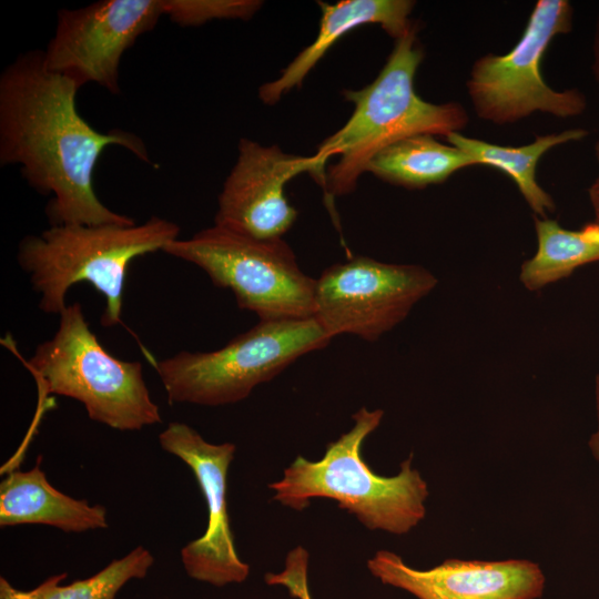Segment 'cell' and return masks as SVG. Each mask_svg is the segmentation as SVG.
<instances>
[{
	"label": "cell",
	"mask_w": 599,
	"mask_h": 599,
	"mask_svg": "<svg viewBox=\"0 0 599 599\" xmlns=\"http://www.w3.org/2000/svg\"><path fill=\"white\" fill-rule=\"evenodd\" d=\"M79 88L51 71L43 50L18 55L0 74V165H17L28 184L50 195L51 226L131 224L134 220L105 206L94 189L103 151L124 148L151 163L145 143L122 129L100 132L77 108Z\"/></svg>",
	"instance_id": "1"
},
{
	"label": "cell",
	"mask_w": 599,
	"mask_h": 599,
	"mask_svg": "<svg viewBox=\"0 0 599 599\" xmlns=\"http://www.w3.org/2000/svg\"><path fill=\"white\" fill-rule=\"evenodd\" d=\"M417 32L416 23L395 40L369 84L342 92L354 110L314 154L325 172L321 186L327 201L354 192L373 156L396 141L415 134L446 138L467 126L469 116L461 103H433L416 92L415 77L425 57Z\"/></svg>",
	"instance_id": "2"
},
{
	"label": "cell",
	"mask_w": 599,
	"mask_h": 599,
	"mask_svg": "<svg viewBox=\"0 0 599 599\" xmlns=\"http://www.w3.org/2000/svg\"><path fill=\"white\" fill-rule=\"evenodd\" d=\"M382 409L359 408L352 428L327 444L323 457L309 460L297 456L283 476L268 485L272 499L301 511L314 498L335 500L369 530L404 535L426 516L428 486L412 467V456L399 473L377 475L362 456L365 439L380 425Z\"/></svg>",
	"instance_id": "3"
},
{
	"label": "cell",
	"mask_w": 599,
	"mask_h": 599,
	"mask_svg": "<svg viewBox=\"0 0 599 599\" xmlns=\"http://www.w3.org/2000/svg\"><path fill=\"white\" fill-rule=\"evenodd\" d=\"M180 226L152 216L142 224L53 225L24 236L17 261L40 294L39 308L60 314L67 293L78 283L91 284L105 298L100 323L113 327L122 321L123 292L131 262L162 251L179 238Z\"/></svg>",
	"instance_id": "4"
},
{
	"label": "cell",
	"mask_w": 599,
	"mask_h": 599,
	"mask_svg": "<svg viewBox=\"0 0 599 599\" xmlns=\"http://www.w3.org/2000/svg\"><path fill=\"white\" fill-rule=\"evenodd\" d=\"M41 396L55 394L83 404L90 419L111 428L140 430L162 422L140 362L111 355L90 329L75 302L59 314L54 335L23 362Z\"/></svg>",
	"instance_id": "5"
},
{
	"label": "cell",
	"mask_w": 599,
	"mask_h": 599,
	"mask_svg": "<svg viewBox=\"0 0 599 599\" xmlns=\"http://www.w3.org/2000/svg\"><path fill=\"white\" fill-rule=\"evenodd\" d=\"M331 339L314 317L258 321L216 351H181L153 361V366L171 404L223 406L247 398L256 386Z\"/></svg>",
	"instance_id": "6"
},
{
	"label": "cell",
	"mask_w": 599,
	"mask_h": 599,
	"mask_svg": "<svg viewBox=\"0 0 599 599\" xmlns=\"http://www.w3.org/2000/svg\"><path fill=\"white\" fill-rule=\"evenodd\" d=\"M162 252L203 270L258 321L314 315L316 280L300 267L283 237L261 240L214 224L190 238L172 241Z\"/></svg>",
	"instance_id": "7"
},
{
	"label": "cell",
	"mask_w": 599,
	"mask_h": 599,
	"mask_svg": "<svg viewBox=\"0 0 599 599\" xmlns=\"http://www.w3.org/2000/svg\"><path fill=\"white\" fill-rule=\"evenodd\" d=\"M572 18L568 0H538L507 53H487L475 60L466 89L478 118L505 125L537 112L567 119L586 111L587 99L580 90L557 91L541 72L546 51L556 37L571 31Z\"/></svg>",
	"instance_id": "8"
},
{
	"label": "cell",
	"mask_w": 599,
	"mask_h": 599,
	"mask_svg": "<svg viewBox=\"0 0 599 599\" xmlns=\"http://www.w3.org/2000/svg\"><path fill=\"white\" fill-rule=\"evenodd\" d=\"M437 283L420 265L353 256L316 278L313 317L329 338L348 334L375 342L403 322Z\"/></svg>",
	"instance_id": "9"
},
{
	"label": "cell",
	"mask_w": 599,
	"mask_h": 599,
	"mask_svg": "<svg viewBox=\"0 0 599 599\" xmlns=\"http://www.w3.org/2000/svg\"><path fill=\"white\" fill-rule=\"evenodd\" d=\"M164 16L163 0H100L61 9L44 52L47 67L77 87L95 83L119 94L123 54Z\"/></svg>",
	"instance_id": "10"
},
{
	"label": "cell",
	"mask_w": 599,
	"mask_h": 599,
	"mask_svg": "<svg viewBox=\"0 0 599 599\" xmlns=\"http://www.w3.org/2000/svg\"><path fill=\"white\" fill-rule=\"evenodd\" d=\"M307 172L322 184L325 172L314 154H292L242 138L217 199L214 224L255 238H282L297 219L285 185Z\"/></svg>",
	"instance_id": "11"
},
{
	"label": "cell",
	"mask_w": 599,
	"mask_h": 599,
	"mask_svg": "<svg viewBox=\"0 0 599 599\" xmlns=\"http://www.w3.org/2000/svg\"><path fill=\"white\" fill-rule=\"evenodd\" d=\"M162 449L193 471L207 507L204 534L181 549L183 567L192 579L215 587L241 583L250 566L235 548L227 510V474L236 446L213 444L185 423L172 422L159 435Z\"/></svg>",
	"instance_id": "12"
},
{
	"label": "cell",
	"mask_w": 599,
	"mask_h": 599,
	"mask_svg": "<svg viewBox=\"0 0 599 599\" xmlns=\"http://www.w3.org/2000/svg\"><path fill=\"white\" fill-rule=\"evenodd\" d=\"M367 569L382 583L417 599H538L545 588L541 568L525 559L453 558L420 570L393 551L378 550L367 560Z\"/></svg>",
	"instance_id": "13"
},
{
	"label": "cell",
	"mask_w": 599,
	"mask_h": 599,
	"mask_svg": "<svg viewBox=\"0 0 599 599\" xmlns=\"http://www.w3.org/2000/svg\"><path fill=\"white\" fill-rule=\"evenodd\" d=\"M321 8L318 32L281 72L280 77L258 89L260 100L268 105L277 103L291 90L302 85L305 78L327 51L349 31L378 24L397 40L415 27L410 13L412 0H342L336 3L317 2Z\"/></svg>",
	"instance_id": "14"
},
{
	"label": "cell",
	"mask_w": 599,
	"mask_h": 599,
	"mask_svg": "<svg viewBox=\"0 0 599 599\" xmlns=\"http://www.w3.org/2000/svg\"><path fill=\"white\" fill-rule=\"evenodd\" d=\"M27 524L64 532L103 529L108 527L106 509L55 489L38 461L30 470H11L0 484V526Z\"/></svg>",
	"instance_id": "15"
},
{
	"label": "cell",
	"mask_w": 599,
	"mask_h": 599,
	"mask_svg": "<svg viewBox=\"0 0 599 599\" xmlns=\"http://www.w3.org/2000/svg\"><path fill=\"white\" fill-rule=\"evenodd\" d=\"M582 128L568 129L558 133L538 135L528 144L519 146L499 145L480 139L454 132L446 136L449 144L470 156L477 165L498 169L507 174L517 185L520 194L535 216L546 217L556 209L554 199L536 179V169L540 159L551 149L588 136Z\"/></svg>",
	"instance_id": "16"
},
{
	"label": "cell",
	"mask_w": 599,
	"mask_h": 599,
	"mask_svg": "<svg viewBox=\"0 0 599 599\" xmlns=\"http://www.w3.org/2000/svg\"><path fill=\"white\" fill-rule=\"evenodd\" d=\"M477 165L458 148L433 134L406 136L379 151L366 172L386 183L412 190L444 183L457 171Z\"/></svg>",
	"instance_id": "17"
},
{
	"label": "cell",
	"mask_w": 599,
	"mask_h": 599,
	"mask_svg": "<svg viewBox=\"0 0 599 599\" xmlns=\"http://www.w3.org/2000/svg\"><path fill=\"white\" fill-rule=\"evenodd\" d=\"M537 251L520 268V282L529 291L569 276L578 267L599 262V224L580 230L562 227L556 220L534 216Z\"/></svg>",
	"instance_id": "18"
},
{
	"label": "cell",
	"mask_w": 599,
	"mask_h": 599,
	"mask_svg": "<svg viewBox=\"0 0 599 599\" xmlns=\"http://www.w3.org/2000/svg\"><path fill=\"white\" fill-rule=\"evenodd\" d=\"M154 564L151 551L135 547L122 558L114 559L98 573L62 586L67 573L47 578L31 590H19L0 578V599H115L120 589L132 579L144 578Z\"/></svg>",
	"instance_id": "19"
},
{
	"label": "cell",
	"mask_w": 599,
	"mask_h": 599,
	"mask_svg": "<svg viewBox=\"0 0 599 599\" xmlns=\"http://www.w3.org/2000/svg\"><path fill=\"white\" fill-rule=\"evenodd\" d=\"M262 6L258 0H163V12L181 27H197L212 20H248Z\"/></svg>",
	"instance_id": "20"
},
{
	"label": "cell",
	"mask_w": 599,
	"mask_h": 599,
	"mask_svg": "<svg viewBox=\"0 0 599 599\" xmlns=\"http://www.w3.org/2000/svg\"><path fill=\"white\" fill-rule=\"evenodd\" d=\"M308 551L297 546L288 551L284 569L277 573H266L264 580L270 586H283L293 598L312 599L308 587Z\"/></svg>",
	"instance_id": "21"
},
{
	"label": "cell",
	"mask_w": 599,
	"mask_h": 599,
	"mask_svg": "<svg viewBox=\"0 0 599 599\" xmlns=\"http://www.w3.org/2000/svg\"><path fill=\"white\" fill-rule=\"evenodd\" d=\"M595 395H596V407H597V416H598V427L589 440V447L593 457L599 463V375L596 378Z\"/></svg>",
	"instance_id": "22"
},
{
	"label": "cell",
	"mask_w": 599,
	"mask_h": 599,
	"mask_svg": "<svg viewBox=\"0 0 599 599\" xmlns=\"http://www.w3.org/2000/svg\"><path fill=\"white\" fill-rule=\"evenodd\" d=\"M588 195L596 217L595 222L599 224V176L590 185Z\"/></svg>",
	"instance_id": "23"
},
{
	"label": "cell",
	"mask_w": 599,
	"mask_h": 599,
	"mask_svg": "<svg viewBox=\"0 0 599 599\" xmlns=\"http://www.w3.org/2000/svg\"><path fill=\"white\" fill-rule=\"evenodd\" d=\"M593 77L598 85L599 92V18L596 26L595 39H593V63H592ZM599 95V93H598Z\"/></svg>",
	"instance_id": "24"
},
{
	"label": "cell",
	"mask_w": 599,
	"mask_h": 599,
	"mask_svg": "<svg viewBox=\"0 0 599 599\" xmlns=\"http://www.w3.org/2000/svg\"><path fill=\"white\" fill-rule=\"evenodd\" d=\"M595 154H596V159H597V162H598V165H599V141H597V143L595 145Z\"/></svg>",
	"instance_id": "25"
}]
</instances>
